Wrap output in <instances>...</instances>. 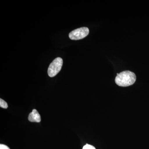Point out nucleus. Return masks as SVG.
Wrapping results in <instances>:
<instances>
[{"mask_svg": "<svg viewBox=\"0 0 149 149\" xmlns=\"http://www.w3.org/2000/svg\"><path fill=\"white\" fill-rule=\"evenodd\" d=\"M28 120L32 122L40 123L41 121V116L37 110L33 109L32 112L29 113Z\"/></svg>", "mask_w": 149, "mask_h": 149, "instance_id": "obj_4", "label": "nucleus"}, {"mask_svg": "<svg viewBox=\"0 0 149 149\" xmlns=\"http://www.w3.org/2000/svg\"><path fill=\"white\" fill-rule=\"evenodd\" d=\"M89 33V29L88 27H81L70 32L69 34V37L72 40H80L87 37Z\"/></svg>", "mask_w": 149, "mask_h": 149, "instance_id": "obj_3", "label": "nucleus"}, {"mask_svg": "<svg viewBox=\"0 0 149 149\" xmlns=\"http://www.w3.org/2000/svg\"><path fill=\"white\" fill-rule=\"evenodd\" d=\"M115 78L116 83L121 87H128L136 82V77L134 72L126 70L117 73Z\"/></svg>", "mask_w": 149, "mask_h": 149, "instance_id": "obj_1", "label": "nucleus"}, {"mask_svg": "<svg viewBox=\"0 0 149 149\" xmlns=\"http://www.w3.org/2000/svg\"><path fill=\"white\" fill-rule=\"evenodd\" d=\"M63 64V61L61 58L58 57L55 59L48 68V74L50 77L56 76L61 70Z\"/></svg>", "mask_w": 149, "mask_h": 149, "instance_id": "obj_2", "label": "nucleus"}, {"mask_svg": "<svg viewBox=\"0 0 149 149\" xmlns=\"http://www.w3.org/2000/svg\"><path fill=\"white\" fill-rule=\"evenodd\" d=\"M83 149H96L93 146L91 145L86 144L84 147H83Z\"/></svg>", "mask_w": 149, "mask_h": 149, "instance_id": "obj_6", "label": "nucleus"}, {"mask_svg": "<svg viewBox=\"0 0 149 149\" xmlns=\"http://www.w3.org/2000/svg\"><path fill=\"white\" fill-rule=\"evenodd\" d=\"M0 107L3 109H7L8 107V105L6 102L2 99H0Z\"/></svg>", "mask_w": 149, "mask_h": 149, "instance_id": "obj_5", "label": "nucleus"}, {"mask_svg": "<svg viewBox=\"0 0 149 149\" xmlns=\"http://www.w3.org/2000/svg\"><path fill=\"white\" fill-rule=\"evenodd\" d=\"M0 149H10L6 145L3 144H1L0 145Z\"/></svg>", "mask_w": 149, "mask_h": 149, "instance_id": "obj_7", "label": "nucleus"}]
</instances>
